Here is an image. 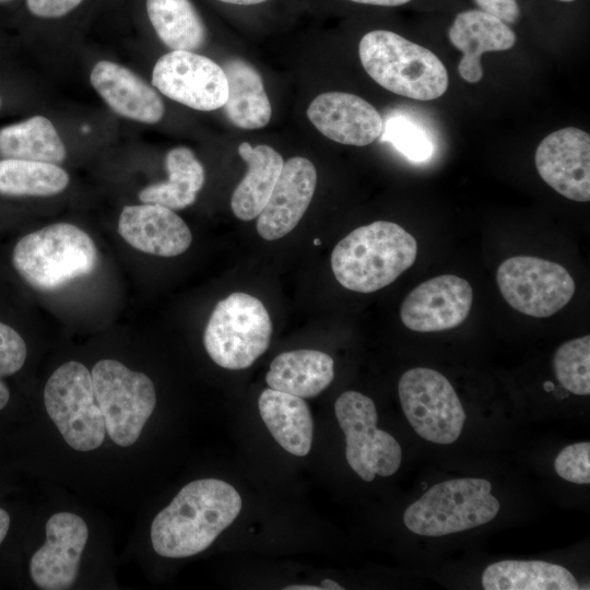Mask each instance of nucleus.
<instances>
[{
  "label": "nucleus",
  "instance_id": "obj_1",
  "mask_svg": "<svg viewBox=\"0 0 590 590\" xmlns=\"http://www.w3.org/2000/svg\"><path fill=\"white\" fill-rule=\"evenodd\" d=\"M241 505L239 493L225 481L201 479L188 483L155 516L151 526L154 551L169 558L201 553L233 523Z\"/></svg>",
  "mask_w": 590,
  "mask_h": 590
},
{
  "label": "nucleus",
  "instance_id": "obj_2",
  "mask_svg": "<svg viewBox=\"0 0 590 590\" xmlns=\"http://www.w3.org/2000/svg\"><path fill=\"white\" fill-rule=\"evenodd\" d=\"M417 241L402 226L377 221L355 228L331 253L337 281L347 290L373 293L396 281L414 263Z\"/></svg>",
  "mask_w": 590,
  "mask_h": 590
},
{
  "label": "nucleus",
  "instance_id": "obj_3",
  "mask_svg": "<svg viewBox=\"0 0 590 590\" xmlns=\"http://www.w3.org/2000/svg\"><path fill=\"white\" fill-rule=\"evenodd\" d=\"M358 55L367 74L394 94L432 101L448 88V73L440 59L394 32H367L359 42Z\"/></svg>",
  "mask_w": 590,
  "mask_h": 590
},
{
  "label": "nucleus",
  "instance_id": "obj_4",
  "mask_svg": "<svg viewBox=\"0 0 590 590\" xmlns=\"http://www.w3.org/2000/svg\"><path fill=\"white\" fill-rule=\"evenodd\" d=\"M12 263L31 286L50 292L91 274L97 249L80 227L56 223L22 237L13 249Z\"/></svg>",
  "mask_w": 590,
  "mask_h": 590
},
{
  "label": "nucleus",
  "instance_id": "obj_5",
  "mask_svg": "<svg viewBox=\"0 0 590 590\" xmlns=\"http://www.w3.org/2000/svg\"><path fill=\"white\" fill-rule=\"evenodd\" d=\"M489 481L453 479L429 487L404 511L406 528L420 535L442 536L493 520L499 503L491 494Z\"/></svg>",
  "mask_w": 590,
  "mask_h": 590
},
{
  "label": "nucleus",
  "instance_id": "obj_6",
  "mask_svg": "<svg viewBox=\"0 0 590 590\" xmlns=\"http://www.w3.org/2000/svg\"><path fill=\"white\" fill-rule=\"evenodd\" d=\"M272 322L257 297L237 292L214 307L203 333L206 353L226 369H245L270 344Z\"/></svg>",
  "mask_w": 590,
  "mask_h": 590
},
{
  "label": "nucleus",
  "instance_id": "obj_7",
  "mask_svg": "<svg viewBox=\"0 0 590 590\" xmlns=\"http://www.w3.org/2000/svg\"><path fill=\"white\" fill-rule=\"evenodd\" d=\"M91 377L108 436L118 446L133 445L155 409L152 380L109 358L97 362Z\"/></svg>",
  "mask_w": 590,
  "mask_h": 590
},
{
  "label": "nucleus",
  "instance_id": "obj_8",
  "mask_svg": "<svg viewBox=\"0 0 590 590\" xmlns=\"http://www.w3.org/2000/svg\"><path fill=\"white\" fill-rule=\"evenodd\" d=\"M44 403L67 444L78 451L98 448L106 434L90 370L79 362L58 367L47 380Z\"/></svg>",
  "mask_w": 590,
  "mask_h": 590
},
{
  "label": "nucleus",
  "instance_id": "obj_9",
  "mask_svg": "<svg viewBox=\"0 0 590 590\" xmlns=\"http://www.w3.org/2000/svg\"><path fill=\"white\" fill-rule=\"evenodd\" d=\"M398 390L403 413L420 437L439 445L459 438L465 413L442 374L427 367L409 369L401 376Z\"/></svg>",
  "mask_w": 590,
  "mask_h": 590
},
{
  "label": "nucleus",
  "instance_id": "obj_10",
  "mask_svg": "<svg viewBox=\"0 0 590 590\" xmlns=\"http://www.w3.org/2000/svg\"><path fill=\"white\" fill-rule=\"evenodd\" d=\"M334 412L345 440L349 465L366 482L376 475L390 476L400 468L402 449L389 433L377 428L374 401L358 391H345L335 401Z\"/></svg>",
  "mask_w": 590,
  "mask_h": 590
},
{
  "label": "nucleus",
  "instance_id": "obj_11",
  "mask_svg": "<svg viewBox=\"0 0 590 590\" xmlns=\"http://www.w3.org/2000/svg\"><path fill=\"white\" fill-rule=\"evenodd\" d=\"M498 288L509 306L535 317H550L573 298L576 284L559 263L530 256L504 260L497 269Z\"/></svg>",
  "mask_w": 590,
  "mask_h": 590
},
{
  "label": "nucleus",
  "instance_id": "obj_12",
  "mask_svg": "<svg viewBox=\"0 0 590 590\" xmlns=\"http://www.w3.org/2000/svg\"><path fill=\"white\" fill-rule=\"evenodd\" d=\"M152 84L168 98L202 111L223 107L228 95L223 68L187 50L163 55L153 68Z\"/></svg>",
  "mask_w": 590,
  "mask_h": 590
},
{
  "label": "nucleus",
  "instance_id": "obj_13",
  "mask_svg": "<svg viewBox=\"0 0 590 590\" xmlns=\"http://www.w3.org/2000/svg\"><path fill=\"white\" fill-rule=\"evenodd\" d=\"M87 538V526L80 516L66 511L52 515L46 523V541L30 562L35 586L43 590L70 589Z\"/></svg>",
  "mask_w": 590,
  "mask_h": 590
},
{
  "label": "nucleus",
  "instance_id": "obj_14",
  "mask_svg": "<svg viewBox=\"0 0 590 590\" xmlns=\"http://www.w3.org/2000/svg\"><path fill=\"white\" fill-rule=\"evenodd\" d=\"M472 302L473 291L467 280L444 274L413 288L402 302L400 318L416 332L449 330L467 319Z\"/></svg>",
  "mask_w": 590,
  "mask_h": 590
},
{
  "label": "nucleus",
  "instance_id": "obj_15",
  "mask_svg": "<svg viewBox=\"0 0 590 590\" xmlns=\"http://www.w3.org/2000/svg\"><path fill=\"white\" fill-rule=\"evenodd\" d=\"M535 166L541 178L567 199L590 200V137L567 127L542 140L535 151Z\"/></svg>",
  "mask_w": 590,
  "mask_h": 590
},
{
  "label": "nucleus",
  "instance_id": "obj_16",
  "mask_svg": "<svg viewBox=\"0 0 590 590\" xmlns=\"http://www.w3.org/2000/svg\"><path fill=\"white\" fill-rule=\"evenodd\" d=\"M306 114L319 132L345 145H368L384 130V119L377 109L351 93H322L312 99Z\"/></svg>",
  "mask_w": 590,
  "mask_h": 590
},
{
  "label": "nucleus",
  "instance_id": "obj_17",
  "mask_svg": "<svg viewBox=\"0 0 590 590\" xmlns=\"http://www.w3.org/2000/svg\"><path fill=\"white\" fill-rule=\"evenodd\" d=\"M315 165L302 156L284 162L264 208L257 216L258 234L267 240L288 234L300 221L315 193Z\"/></svg>",
  "mask_w": 590,
  "mask_h": 590
},
{
  "label": "nucleus",
  "instance_id": "obj_18",
  "mask_svg": "<svg viewBox=\"0 0 590 590\" xmlns=\"http://www.w3.org/2000/svg\"><path fill=\"white\" fill-rule=\"evenodd\" d=\"M118 233L133 248L160 257L181 255L192 240L188 225L178 214L153 203L125 206Z\"/></svg>",
  "mask_w": 590,
  "mask_h": 590
},
{
  "label": "nucleus",
  "instance_id": "obj_19",
  "mask_svg": "<svg viewBox=\"0 0 590 590\" xmlns=\"http://www.w3.org/2000/svg\"><path fill=\"white\" fill-rule=\"evenodd\" d=\"M90 81L106 104L122 117L155 123L164 116L165 106L157 92L121 64L107 60L96 62Z\"/></svg>",
  "mask_w": 590,
  "mask_h": 590
},
{
  "label": "nucleus",
  "instance_id": "obj_20",
  "mask_svg": "<svg viewBox=\"0 0 590 590\" xmlns=\"http://www.w3.org/2000/svg\"><path fill=\"white\" fill-rule=\"evenodd\" d=\"M448 36L451 44L462 51L458 71L469 83L481 81V57L484 52L508 50L516 43V34L507 23L482 10L460 12Z\"/></svg>",
  "mask_w": 590,
  "mask_h": 590
},
{
  "label": "nucleus",
  "instance_id": "obj_21",
  "mask_svg": "<svg viewBox=\"0 0 590 590\" xmlns=\"http://www.w3.org/2000/svg\"><path fill=\"white\" fill-rule=\"evenodd\" d=\"M258 406L263 423L283 449L298 457L308 455L314 422L303 398L268 388L260 393Z\"/></svg>",
  "mask_w": 590,
  "mask_h": 590
},
{
  "label": "nucleus",
  "instance_id": "obj_22",
  "mask_svg": "<svg viewBox=\"0 0 590 590\" xmlns=\"http://www.w3.org/2000/svg\"><path fill=\"white\" fill-rule=\"evenodd\" d=\"M238 154L247 163L248 170L233 192L231 208L236 217L250 221L268 202L284 161L279 152L266 144L251 146L241 142Z\"/></svg>",
  "mask_w": 590,
  "mask_h": 590
},
{
  "label": "nucleus",
  "instance_id": "obj_23",
  "mask_svg": "<svg viewBox=\"0 0 590 590\" xmlns=\"http://www.w3.org/2000/svg\"><path fill=\"white\" fill-rule=\"evenodd\" d=\"M333 377L330 355L316 350H294L272 361L266 381L269 388L305 399L321 393Z\"/></svg>",
  "mask_w": 590,
  "mask_h": 590
},
{
  "label": "nucleus",
  "instance_id": "obj_24",
  "mask_svg": "<svg viewBox=\"0 0 590 590\" xmlns=\"http://www.w3.org/2000/svg\"><path fill=\"white\" fill-rule=\"evenodd\" d=\"M228 95L224 107L227 118L240 129L266 127L271 119V104L263 81L253 66L233 58L224 63Z\"/></svg>",
  "mask_w": 590,
  "mask_h": 590
},
{
  "label": "nucleus",
  "instance_id": "obj_25",
  "mask_svg": "<svg viewBox=\"0 0 590 590\" xmlns=\"http://www.w3.org/2000/svg\"><path fill=\"white\" fill-rule=\"evenodd\" d=\"M485 590H577L565 567L544 560L506 559L491 564L482 575Z\"/></svg>",
  "mask_w": 590,
  "mask_h": 590
},
{
  "label": "nucleus",
  "instance_id": "obj_26",
  "mask_svg": "<svg viewBox=\"0 0 590 590\" xmlns=\"http://www.w3.org/2000/svg\"><path fill=\"white\" fill-rule=\"evenodd\" d=\"M168 179L143 188L139 199L170 210L191 205L203 186L205 176L194 153L186 146L172 149L165 158Z\"/></svg>",
  "mask_w": 590,
  "mask_h": 590
},
{
  "label": "nucleus",
  "instance_id": "obj_27",
  "mask_svg": "<svg viewBox=\"0 0 590 590\" xmlns=\"http://www.w3.org/2000/svg\"><path fill=\"white\" fill-rule=\"evenodd\" d=\"M149 20L172 50L193 51L206 39V25L191 0H146Z\"/></svg>",
  "mask_w": 590,
  "mask_h": 590
},
{
  "label": "nucleus",
  "instance_id": "obj_28",
  "mask_svg": "<svg viewBox=\"0 0 590 590\" xmlns=\"http://www.w3.org/2000/svg\"><path fill=\"white\" fill-rule=\"evenodd\" d=\"M0 154L4 158L59 164L67 151L52 122L34 116L0 130Z\"/></svg>",
  "mask_w": 590,
  "mask_h": 590
},
{
  "label": "nucleus",
  "instance_id": "obj_29",
  "mask_svg": "<svg viewBox=\"0 0 590 590\" xmlns=\"http://www.w3.org/2000/svg\"><path fill=\"white\" fill-rule=\"evenodd\" d=\"M68 173L52 163L3 158L0 161V193L47 197L63 191Z\"/></svg>",
  "mask_w": 590,
  "mask_h": 590
},
{
  "label": "nucleus",
  "instance_id": "obj_30",
  "mask_svg": "<svg viewBox=\"0 0 590 590\" xmlns=\"http://www.w3.org/2000/svg\"><path fill=\"white\" fill-rule=\"evenodd\" d=\"M553 368L558 382L578 396L590 393V337L563 343L553 355Z\"/></svg>",
  "mask_w": 590,
  "mask_h": 590
},
{
  "label": "nucleus",
  "instance_id": "obj_31",
  "mask_svg": "<svg viewBox=\"0 0 590 590\" xmlns=\"http://www.w3.org/2000/svg\"><path fill=\"white\" fill-rule=\"evenodd\" d=\"M390 142L401 154L413 162L427 161L434 152V145L426 131L412 119L392 116L384 121L380 135Z\"/></svg>",
  "mask_w": 590,
  "mask_h": 590
},
{
  "label": "nucleus",
  "instance_id": "obj_32",
  "mask_svg": "<svg viewBox=\"0 0 590 590\" xmlns=\"http://www.w3.org/2000/svg\"><path fill=\"white\" fill-rule=\"evenodd\" d=\"M556 473L577 484L590 483V442H577L563 448L554 461Z\"/></svg>",
  "mask_w": 590,
  "mask_h": 590
},
{
  "label": "nucleus",
  "instance_id": "obj_33",
  "mask_svg": "<svg viewBox=\"0 0 590 590\" xmlns=\"http://www.w3.org/2000/svg\"><path fill=\"white\" fill-rule=\"evenodd\" d=\"M27 355L23 338L11 327L0 321V376L19 371Z\"/></svg>",
  "mask_w": 590,
  "mask_h": 590
},
{
  "label": "nucleus",
  "instance_id": "obj_34",
  "mask_svg": "<svg viewBox=\"0 0 590 590\" xmlns=\"http://www.w3.org/2000/svg\"><path fill=\"white\" fill-rule=\"evenodd\" d=\"M83 0H26L28 11L38 17L55 19L68 14Z\"/></svg>",
  "mask_w": 590,
  "mask_h": 590
},
{
  "label": "nucleus",
  "instance_id": "obj_35",
  "mask_svg": "<svg viewBox=\"0 0 590 590\" xmlns=\"http://www.w3.org/2000/svg\"><path fill=\"white\" fill-rule=\"evenodd\" d=\"M480 10L489 13L505 23H516L520 10L516 0H474Z\"/></svg>",
  "mask_w": 590,
  "mask_h": 590
},
{
  "label": "nucleus",
  "instance_id": "obj_36",
  "mask_svg": "<svg viewBox=\"0 0 590 590\" xmlns=\"http://www.w3.org/2000/svg\"><path fill=\"white\" fill-rule=\"evenodd\" d=\"M216 2L226 7L236 9H253L269 4L273 0H215Z\"/></svg>",
  "mask_w": 590,
  "mask_h": 590
},
{
  "label": "nucleus",
  "instance_id": "obj_37",
  "mask_svg": "<svg viewBox=\"0 0 590 590\" xmlns=\"http://www.w3.org/2000/svg\"><path fill=\"white\" fill-rule=\"evenodd\" d=\"M356 4L376 5V7H399L411 0H344Z\"/></svg>",
  "mask_w": 590,
  "mask_h": 590
},
{
  "label": "nucleus",
  "instance_id": "obj_38",
  "mask_svg": "<svg viewBox=\"0 0 590 590\" xmlns=\"http://www.w3.org/2000/svg\"><path fill=\"white\" fill-rule=\"evenodd\" d=\"M10 528V516L9 514L0 508V544L3 542Z\"/></svg>",
  "mask_w": 590,
  "mask_h": 590
},
{
  "label": "nucleus",
  "instance_id": "obj_39",
  "mask_svg": "<svg viewBox=\"0 0 590 590\" xmlns=\"http://www.w3.org/2000/svg\"><path fill=\"white\" fill-rule=\"evenodd\" d=\"M10 399V390L0 378V410L3 409Z\"/></svg>",
  "mask_w": 590,
  "mask_h": 590
},
{
  "label": "nucleus",
  "instance_id": "obj_40",
  "mask_svg": "<svg viewBox=\"0 0 590 590\" xmlns=\"http://www.w3.org/2000/svg\"><path fill=\"white\" fill-rule=\"evenodd\" d=\"M321 589L322 590H343L344 588L341 587L338 582L329 579V578H326L321 581V585H320Z\"/></svg>",
  "mask_w": 590,
  "mask_h": 590
},
{
  "label": "nucleus",
  "instance_id": "obj_41",
  "mask_svg": "<svg viewBox=\"0 0 590 590\" xmlns=\"http://www.w3.org/2000/svg\"><path fill=\"white\" fill-rule=\"evenodd\" d=\"M285 590H322L321 587L309 585H292L284 588Z\"/></svg>",
  "mask_w": 590,
  "mask_h": 590
},
{
  "label": "nucleus",
  "instance_id": "obj_42",
  "mask_svg": "<svg viewBox=\"0 0 590 590\" xmlns=\"http://www.w3.org/2000/svg\"><path fill=\"white\" fill-rule=\"evenodd\" d=\"M314 245H315V246H319V245H320V239H319V238H316V239L314 240Z\"/></svg>",
  "mask_w": 590,
  "mask_h": 590
},
{
  "label": "nucleus",
  "instance_id": "obj_43",
  "mask_svg": "<svg viewBox=\"0 0 590 590\" xmlns=\"http://www.w3.org/2000/svg\"><path fill=\"white\" fill-rule=\"evenodd\" d=\"M8 1H11V0H0V2H8Z\"/></svg>",
  "mask_w": 590,
  "mask_h": 590
},
{
  "label": "nucleus",
  "instance_id": "obj_44",
  "mask_svg": "<svg viewBox=\"0 0 590 590\" xmlns=\"http://www.w3.org/2000/svg\"><path fill=\"white\" fill-rule=\"evenodd\" d=\"M560 1L569 2V1H574V0H560Z\"/></svg>",
  "mask_w": 590,
  "mask_h": 590
},
{
  "label": "nucleus",
  "instance_id": "obj_45",
  "mask_svg": "<svg viewBox=\"0 0 590 590\" xmlns=\"http://www.w3.org/2000/svg\"><path fill=\"white\" fill-rule=\"evenodd\" d=\"M0 106H1V97H0Z\"/></svg>",
  "mask_w": 590,
  "mask_h": 590
}]
</instances>
